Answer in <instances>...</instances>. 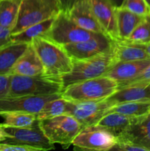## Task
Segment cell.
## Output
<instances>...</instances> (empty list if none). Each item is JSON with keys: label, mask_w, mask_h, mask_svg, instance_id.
Listing matches in <instances>:
<instances>
[{"label": "cell", "mask_w": 150, "mask_h": 151, "mask_svg": "<svg viewBox=\"0 0 150 151\" xmlns=\"http://www.w3.org/2000/svg\"><path fill=\"white\" fill-rule=\"evenodd\" d=\"M21 0H0V24L13 29L17 22Z\"/></svg>", "instance_id": "d4e9b609"}, {"label": "cell", "mask_w": 150, "mask_h": 151, "mask_svg": "<svg viewBox=\"0 0 150 151\" xmlns=\"http://www.w3.org/2000/svg\"><path fill=\"white\" fill-rule=\"evenodd\" d=\"M109 98L116 103L132 101H150V86H129L119 88Z\"/></svg>", "instance_id": "603a6c76"}, {"label": "cell", "mask_w": 150, "mask_h": 151, "mask_svg": "<svg viewBox=\"0 0 150 151\" xmlns=\"http://www.w3.org/2000/svg\"><path fill=\"white\" fill-rule=\"evenodd\" d=\"M116 139L117 141L112 150L121 151H149L146 147L138 145L122 136H120Z\"/></svg>", "instance_id": "f546056e"}, {"label": "cell", "mask_w": 150, "mask_h": 151, "mask_svg": "<svg viewBox=\"0 0 150 151\" xmlns=\"http://www.w3.org/2000/svg\"><path fill=\"white\" fill-rule=\"evenodd\" d=\"M68 108L69 101L61 96L46 103L41 110L36 114L37 119L42 120L67 114Z\"/></svg>", "instance_id": "4316f807"}, {"label": "cell", "mask_w": 150, "mask_h": 151, "mask_svg": "<svg viewBox=\"0 0 150 151\" xmlns=\"http://www.w3.org/2000/svg\"><path fill=\"white\" fill-rule=\"evenodd\" d=\"M4 127L10 138L2 142L28 146L36 148L38 151L54 149V145L47 139L38 125V122L30 128H11L4 125Z\"/></svg>", "instance_id": "30bf717a"}, {"label": "cell", "mask_w": 150, "mask_h": 151, "mask_svg": "<svg viewBox=\"0 0 150 151\" xmlns=\"http://www.w3.org/2000/svg\"><path fill=\"white\" fill-rule=\"evenodd\" d=\"M55 16L31 25L20 32L11 35L12 42L29 44L35 38L46 37L54 22Z\"/></svg>", "instance_id": "7402d4cb"}, {"label": "cell", "mask_w": 150, "mask_h": 151, "mask_svg": "<svg viewBox=\"0 0 150 151\" xmlns=\"http://www.w3.org/2000/svg\"><path fill=\"white\" fill-rule=\"evenodd\" d=\"M117 139L99 125H88L82 129L73 140L74 149L82 150H111Z\"/></svg>", "instance_id": "ba28073f"}, {"label": "cell", "mask_w": 150, "mask_h": 151, "mask_svg": "<svg viewBox=\"0 0 150 151\" xmlns=\"http://www.w3.org/2000/svg\"><path fill=\"white\" fill-rule=\"evenodd\" d=\"M146 1H147V3L149 4V5L150 6V0H146Z\"/></svg>", "instance_id": "f35d334b"}, {"label": "cell", "mask_w": 150, "mask_h": 151, "mask_svg": "<svg viewBox=\"0 0 150 151\" xmlns=\"http://www.w3.org/2000/svg\"><path fill=\"white\" fill-rule=\"evenodd\" d=\"M120 7L142 16L150 13V6L146 0H123Z\"/></svg>", "instance_id": "f1b7e54d"}, {"label": "cell", "mask_w": 150, "mask_h": 151, "mask_svg": "<svg viewBox=\"0 0 150 151\" xmlns=\"http://www.w3.org/2000/svg\"><path fill=\"white\" fill-rule=\"evenodd\" d=\"M116 16L119 38L121 41L127 39L144 18L120 7H116Z\"/></svg>", "instance_id": "d6986e66"}, {"label": "cell", "mask_w": 150, "mask_h": 151, "mask_svg": "<svg viewBox=\"0 0 150 151\" xmlns=\"http://www.w3.org/2000/svg\"><path fill=\"white\" fill-rule=\"evenodd\" d=\"M10 75H0V98L8 95L10 89Z\"/></svg>", "instance_id": "d6a6232c"}, {"label": "cell", "mask_w": 150, "mask_h": 151, "mask_svg": "<svg viewBox=\"0 0 150 151\" xmlns=\"http://www.w3.org/2000/svg\"><path fill=\"white\" fill-rule=\"evenodd\" d=\"M44 66V75L61 78L71 71L73 59L63 45L47 37H38L31 42Z\"/></svg>", "instance_id": "6da1fadb"}, {"label": "cell", "mask_w": 150, "mask_h": 151, "mask_svg": "<svg viewBox=\"0 0 150 151\" xmlns=\"http://www.w3.org/2000/svg\"><path fill=\"white\" fill-rule=\"evenodd\" d=\"M110 2L113 4V6L116 7H120V5L121 4L123 0H110Z\"/></svg>", "instance_id": "8d00e7d4"}, {"label": "cell", "mask_w": 150, "mask_h": 151, "mask_svg": "<svg viewBox=\"0 0 150 151\" xmlns=\"http://www.w3.org/2000/svg\"><path fill=\"white\" fill-rule=\"evenodd\" d=\"M138 117L129 116L117 112H110L105 115L97 125L105 128L117 138L122 135L129 125H132Z\"/></svg>", "instance_id": "ffe728a7"}, {"label": "cell", "mask_w": 150, "mask_h": 151, "mask_svg": "<svg viewBox=\"0 0 150 151\" xmlns=\"http://www.w3.org/2000/svg\"><path fill=\"white\" fill-rule=\"evenodd\" d=\"M38 125L52 144H59L66 148L72 145L82 125L69 114L60 115L49 119L38 120Z\"/></svg>", "instance_id": "8992f818"}, {"label": "cell", "mask_w": 150, "mask_h": 151, "mask_svg": "<svg viewBox=\"0 0 150 151\" xmlns=\"http://www.w3.org/2000/svg\"><path fill=\"white\" fill-rule=\"evenodd\" d=\"M150 63V58L133 61L119 62L106 75L113 78L119 84V88L138 77Z\"/></svg>", "instance_id": "2e32d148"}, {"label": "cell", "mask_w": 150, "mask_h": 151, "mask_svg": "<svg viewBox=\"0 0 150 151\" xmlns=\"http://www.w3.org/2000/svg\"><path fill=\"white\" fill-rule=\"evenodd\" d=\"M61 10V4L59 0H21L17 22L11 30V35L54 17Z\"/></svg>", "instance_id": "5b68a950"}, {"label": "cell", "mask_w": 150, "mask_h": 151, "mask_svg": "<svg viewBox=\"0 0 150 151\" xmlns=\"http://www.w3.org/2000/svg\"><path fill=\"white\" fill-rule=\"evenodd\" d=\"M0 151H38L36 148L21 145L0 142Z\"/></svg>", "instance_id": "1f68e13d"}, {"label": "cell", "mask_w": 150, "mask_h": 151, "mask_svg": "<svg viewBox=\"0 0 150 151\" xmlns=\"http://www.w3.org/2000/svg\"><path fill=\"white\" fill-rule=\"evenodd\" d=\"M89 1L93 13L104 34L113 40H119L116 7L110 0H89Z\"/></svg>", "instance_id": "4fadbf2b"}, {"label": "cell", "mask_w": 150, "mask_h": 151, "mask_svg": "<svg viewBox=\"0 0 150 151\" xmlns=\"http://www.w3.org/2000/svg\"><path fill=\"white\" fill-rule=\"evenodd\" d=\"M117 103L110 98L96 101L71 103L69 101L67 114L72 115L82 127L96 125Z\"/></svg>", "instance_id": "9c48e42d"}, {"label": "cell", "mask_w": 150, "mask_h": 151, "mask_svg": "<svg viewBox=\"0 0 150 151\" xmlns=\"http://www.w3.org/2000/svg\"><path fill=\"white\" fill-rule=\"evenodd\" d=\"M113 40L103 33L85 41L63 46L73 60L88 58L97 55L109 52L112 49Z\"/></svg>", "instance_id": "8fae6325"}, {"label": "cell", "mask_w": 150, "mask_h": 151, "mask_svg": "<svg viewBox=\"0 0 150 151\" xmlns=\"http://www.w3.org/2000/svg\"><path fill=\"white\" fill-rule=\"evenodd\" d=\"M118 90V83L104 75L71 84L64 88L61 96L71 103H82L107 99Z\"/></svg>", "instance_id": "7a4b0ae2"}, {"label": "cell", "mask_w": 150, "mask_h": 151, "mask_svg": "<svg viewBox=\"0 0 150 151\" xmlns=\"http://www.w3.org/2000/svg\"><path fill=\"white\" fill-rule=\"evenodd\" d=\"M121 136L150 151L149 114L139 116Z\"/></svg>", "instance_id": "ac0fdd59"}, {"label": "cell", "mask_w": 150, "mask_h": 151, "mask_svg": "<svg viewBox=\"0 0 150 151\" xmlns=\"http://www.w3.org/2000/svg\"><path fill=\"white\" fill-rule=\"evenodd\" d=\"M149 114H150V113H149Z\"/></svg>", "instance_id": "ab89813d"}, {"label": "cell", "mask_w": 150, "mask_h": 151, "mask_svg": "<svg viewBox=\"0 0 150 151\" xmlns=\"http://www.w3.org/2000/svg\"><path fill=\"white\" fill-rule=\"evenodd\" d=\"M9 75L36 76L44 75V66L32 44L29 43L24 52L16 60Z\"/></svg>", "instance_id": "9a60e30c"}, {"label": "cell", "mask_w": 150, "mask_h": 151, "mask_svg": "<svg viewBox=\"0 0 150 151\" xmlns=\"http://www.w3.org/2000/svg\"><path fill=\"white\" fill-rule=\"evenodd\" d=\"M66 13L80 27L93 32L104 34L93 13L89 0H76Z\"/></svg>", "instance_id": "5bb4252c"}, {"label": "cell", "mask_w": 150, "mask_h": 151, "mask_svg": "<svg viewBox=\"0 0 150 151\" xmlns=\"http://www.w3.org/2000/svg\"><path fill=\"white\" fill-rule=\"evenodd\" d=\"M61 97V94L43 96H20L0 98V113L25 111L37 114L49 101Z\"/></svg>", "instance_id": "7c38bea8"}, {"label": "cell", "mask_w": 150, "mask_h": 151, "mask_svg": "<svg viewBox=\"0 0 150 151\" xmlns=\"http://www.w3.org/2000/svg\"><path fill=\"white\" fill-rule=\"evenodd\" d=\"M59 1L61 4L62 10L68 13L69 10L72 7V6L74 5V4L76 2V0H59Z\"/></svg>", "instance_id": "e575fe53"}, {"label": "cell", "mask_w": 150, "mask_h": 151, "mask_svg": "<svg viewBox=\"0 0 150 151\" xmlns=\"http://www.w3.org/2000/svg\"><path fill=\"white\" fill-rule=\"evenodd\" d=\"M10 76V89L7 97L50 95L61 94L63 90V84L60 78L45 75Z\"/></svg>", "instance_id": "3957f363"}, {"label": "cell", "mask_w": 150, "mask_h": 151, "mask_svg": "<svg viewBox=\"0 0 150 151\" xmlns=\"http://www.w3.org/2000/svg\"><path fill=\"white\" fill-rule=\"evenodd\" d=\"M4 126L11 128H30L38 123L36 114L25 111H7L0 113Z\"/></svg>", "instance_id": "cb8c5ba5"}, {"label": "cell", "mask_w": 150, "mask_h": 151, "mask_svg": "<svg viewBox=\"0 0 150 151\" xmlns=\"http://www.w3.org/2000/svg\"><path fill=\"white\" fill-rule=\"evenodd\" d=\"M112 52L116 63L150 58L144 45L113 40Z\"/></svg>", "instance_id": "e0dca14e"}, {"label": "cell", "mask_w": 150, "mask_h": 151, "mask_svg": "<svg viewBox=\"0 0 150 151\" xmlns=\"http://www.w3.org/2000/svg\"><path fill=\"white\" fill-rule=\"evenodd\" d=\"M110 112H117L126 116L138 117L150 113V101H132L117 103Z\"/></svg>", "instance_id": "484cf974"}, {"label": "cell", "mask_w": 150, "mask_h": 151, "mask_svg": "<svg viewBox=\"0 0 150 151\" xmlns=\"http://www.w3.org/2000/svg\"><path fill=\"white\" fill-rule=\"evenodd\" d=\"M28 45L26 43L11 42L0 48V75H9L13 65Z\"/></svg>", "instance_id": "44dd1931"}, {"label": "cell", "mask_w": 150, "mask_h": 151, "mask_svg": "<svg viewBox=\"0 0 150 151\" xmlns=\"http://www.w3.org/2000/svg\"><path fill=\"white\" fill-rule=\"evenodd\" d=\"M97 33L78 26L66 12L61 10L54 18L46 37L60 45L65 46L88 40Z\"/></svg>", "instance_id": "52a82bcc"}, {"label": "cell", "mask_w": 150, "mask_h": 151, "mask_svg": "<svg viewBox=\"0 0 150 151\" xmlns=\"http://www.w3.org/2000/svg\"><path fill=\"white\" fill-rule=\"evenodd\" d=\"M116 63L112 49L94 57L73 60L71 71L61 78L63 89L71 84L106 75Z\"/></svg>", "instance_id": "277c9868"}, {"label": "cell", "mask_w": 150, "mask_h": 151, "mask_svg": "<svg viewBox=\"0 0 150 151\" xmlns=\"http://www.w3.org/2000/svg\"><path fill=\"white\" fill-rule=\"evenodd\" d=\"M10 138V135L6 131L2 123L0 124V142H4L6 139Z\"/></svg>", "instance_id": "d590c367"}, {"label": "cell", "mask_w": 150, "mask_h": 151, "mask_svg": "<svg viewBox=\"0 0 150 151\" xmlns=\"http://www.w3.org/2000/svg\"><path fill=\"white\" fill-rule=\"evenodd\" d=\"M150 86V63L145 68L144 71L138 77L129 81L127 83L121 86L119 88L129 86L146 87Z\"/></svg>", "instance_id": "4dcf8cb0"}, {"label": "cell", "mask_w": 150, "mask_h": 151, "mask_svg": "<svg viewBox=\"0 0 150 151\" xmlns=\"http://www.w3.org/2000/svg\"><path fill=\"white\" fill-rule=\"evenodd\" d=\"M124 41L140 45H146L150 43V13L144 16L129 38Z\"/></svg>", "instance_id": "83f0119b"}, {"label": "cell", "mask_w": 150, "mask_h": 151, "mask_svg": "<svg viewBox=\"0 0 150 151\" xmlns=\"http://www.w3.org/2000/svg\"><path fill=\"white\" fill-rule=\"evenodd\" d=\"M144 47H145L147 53L149 54V55L150 56V43H149L148 44H146V45H144Z\"/></svg>", "instance_id": "74e56055"}, {"label": "cell", "mask_w": 150, "mask_h": 151, "mask_svg": "<svg viewBox=\"0 0 150 151\" xmlns=\"http://www.w3.org/2000/svg\"><path fill=\"white\" fill-rule=\"evenodd\" d=\"M11 42V30L0 24V48Z\"/></svg>", "instance_id": "836d02e7"}]
</instances>
